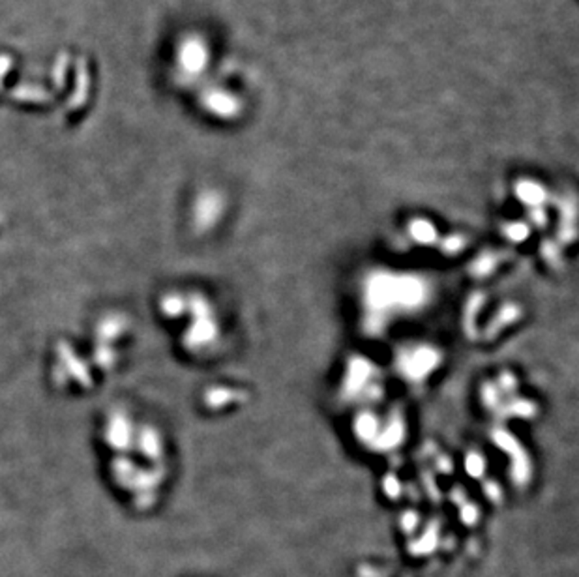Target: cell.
<instances>
[{"mask_svg": "<svg viewBox=\"0 0 579 577\" xmlns=\"http://www.w3.org/2000/svg\"><path fill=\"white\" fill-rule=\"evenodd\" d=\"M206 105L212 112L220 115L223 118L235 117L238 109H240V102L235 96H231L229 92L223 91H212L206 96Z\"/></svg>", "mask_w": 579, "mask_h": 577, "instance_id": "cell-1", "label": "cell"}, {"mask_svg": "<svg viewBox=\"0 0 579 577\" xmlns=\"http://www.w3.org/2000/svg\"><path fill=\"white\" fill-rule=\"evenodd\" d=\"M180 59L189 71L203 70V66L206 64V49L201 42H188L184 45Z\"/></svg>", "mask_w": 579, "mask_h": 577, "instance_id": "cell-2", "label": "cell"}, {"mask_svg": "<svg viewBox=\"0 0 579 577\" xmlns=\"http://www.w3.org/2000/svg\"><path fill=\"white\" fill-rule=\"evenodd\" d=\"M517 195H520L523 203L538 204L544 199V190H542V186L534 184V182H521L520 186H517Z\"/></svg>", "mask_w": 579, "mask_h": 577, "instance_id": "cell-3", "label": "cell"}]
</instances>
